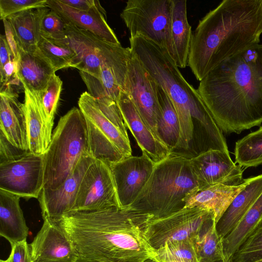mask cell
I'll return each mask as SVG.
<instances>
[{"label":"cell","mask_w":262,"mask_h":262,"mask_svg":"<svg viewBox=\"0 0 262 262\" xmlns=\"http://www.w3.org/2000/svg\"><path fill=\"white\" fill-rule=\"evenodd\" d=\"M223 133L240 134L262 123V44L224 60L197 89Z\"/></svg>","instance_id":"cell-1"},{"label":"cell","mask_w":262,"mask_h":262,"mask_svg":"<svg viewBox=\"0 0 262 262\" xmlns=\"http://www.w3.org/2000/svg\"><path fill=\"white\" fill-rule=\"evenodd\" d=\"M154 216L128 206L70 212L56 221L78 254L96 262H143L155 257L143 228Z\"/></svg>","instance_id":"cell-2"},{"label":"cell","mask_w":262,"mask_h":262,"mask_svg":"<svg viewBox=\"0 0 262 262\" xmlns=\"http://www.w3.org/2000/svg\"><path fill=\"white\" fill-rule=\"evenodd\" d=\"M262 0H224L192 33L188 66L199 81L224 60L258 44Z\"/></svg>","instance_id":"cell-3"},{"label":"cell","mask_w":262,"mask_h":262,"mask_svg":"<svg viewBox=\"0 0 262 262\" xmlns=\"http://www.w3.org/2000/svg\"><path fill=\"white\" fill-rule=\"evenodd\" d=\"M129 42L132 53L164 90L174 107L181 129L178 148H189L196 123L203 137L216 148L225 149L227 144L223 132L197 89L186 80L167 51L140 35L130 37Z\"/></svg>","instance_id":"cell-4"},{"label":"cell","mask_w":262,"mask_h":262,"mask_svg":"<svg viewBox=\"0 0 262 262\" xmlns=\"http://www.w3.org/2000/svg\"><path fill=\"white\" fill-rule=\"evenodd\" d=\"M190 157L172 151L156 163L148 180L130 206L154 218L183 209L186 198L199 189Z\"/></svg>","instance_id":"cell-5"},{"label":"cell","mask_w":262,"mask_h":262,"mask_svg":"<svg viewBox=\"0 0 262 262\" xmlns=\"http://www.w3.org/2000/svg\"><path fill=\"white\" fill-rule=\"evenodd\" d=\"M88 153L85 120L80 110L74 107L60 118L43 155V189L54 190L59 187L70 176L81 158Z\"/></svg>","instance_id":"cell-6"},{"label":"cell","mask_w":262,"mask_h":262,"mask_svg":"<svg viewBox=\"0 0 262 262\" xmlns=\"http://www.w3.org/2000/svg\"><path fill=\"white\" fill-rule=\"evenodd\" d=\"M78 104L86 122L89 152L94 159L111 163L132 156L129 138L102 112L95 97L84 92Z\"/></svg>","instance_id":"cell-7"},{"label":"cell","mask_w":262,"mask_h":262,"mask_svg":"<svg viewBox=\"0 0 262 262\" xmlns=\"http://www.w3.org/2000/svg\"><path fill=\"white\" fill-rule=\"evenodd\" d=\"M172 0H128L120 14L130 37L140 35L165 49L174 60Z\"/></svg>","instance_id":"cell-8"},{"label":"cell","mask_w":262,"mask_h":262,"mask_svg":"<svg viewBox=\"0 0 262 262\" xmlns=\"http://www.w3.org/2000/svg\"><path fill=\"white\" fill-rule=\"evenodd\" d=\"M213 212L199 207L183 208L166 216L152 218L143 228L144 236L154 250L166 243L195 239Z\"/></svg>","instance_id":"cell-9"},{"label":"cell","mask_w":262,"mask_h":262,"mask_svg":"<svg viewBox=\"0 0 262 262\" xmlns=\"http://www.w3.org/2000/svg\"><path fill=\"white\" fill-rule=\"evenodd\" d=\"M57 40L70 46L77 54L79 72L94 77L98 76L100 67L104 62L131 53L130 48L106 41L87 31L67 23L64 34Z\"/></svg>","instance_id":"cell-10"},{"label":"cell","mask_w":262,"mask_h":262,"mask_svg":"<svg viewBox=\"0 0 262 262\" xmlns=\"http://www.w3.org/2000/svg\"><path fill=\"white\" fill-rule=\"evenodd\" d=\"M121 207L109 163L95 159L81 181L71 212Z\"/></svg>","instance_id":"cell-11"},{"label":"cell","mask_w":262,"mask_h":262,"mask_svg":"<svg viewBox=\"0 0 262 262\" xmlns=\"http://www.w3.org/2000/svg\"><path fill=\"white\" fill-rule=\"evenodd\" d=\"M157 85L139 60L132 53L128 61L124 92L127 94L143 121L159 139L157 124L162 114L158 98Z\"/></svg>","instance_id":"cell-12"},{"label":"cell","mask_w":262,"mask_h":262,"mask_svg":"<svg viewBox=\"0 0 262 262\" xmlns=\"http://www.w3.org/2000/svg\"><path fill=\"white\" fill-rule=\"evenodd\" d=\"M43 155L28 153L0 163V189L20 197L38 199L44 185Z\"/></svg>","instance_id":"cell-13"},{"label":"cell","mask_w":262,"mask_h":262,"mask_svg":"<svg viewBox=\"0 0 262 262\" xmlns=\"http://www.w3.org/2000/svg\"><path fill=\"white\" fill-rule=\"evenodd\" d=\"M190 164L199 189L218 184L236 186L243 183L244 169L233 162L229 153L209 149L191 157Z\"/></svg>","instance_id":"cell-14"},{"label":"cell","mask_w":262,"mask_h":262,"mask_svg":"<svg viewBox=\"0 0 262 262\" xmlns=\"http://www.w3.org/2000/svg\"><path fill=\"white\" fill-rule=\"evenodd\" d=\"M121 207L130 206L148 180L155 163L144 154L109 163Z\"/></svg>","instance_id":"cell-15"},{"label":"cell","mask_w":262,"mask_h":262,"mask_svg":"<svg viewBox=\"0 0 262 262\" xmlns=\"http://www.w3.org/2000/svg\"><path fill=\"white\" fill-rule=\"evenodd\" d=\"M95 159L89 153L84 155L59 187L54 190L42 189L37 199L43 219L56 221L72 211L81 181Z\"/></svg>","instance_id":"cell-16"},{"label":"cell","mask_w":262,"mask_h":262,"mask_svg":"<svg viewBox=\"0 0 262 262\" xmlns=\"http://www.w3.org/2000/svg\"><path fill=\"white\" fill-rule=\"evenodd\" d=\"M29 246L32 262H72L79 257L67 234L49 219H43L41 229Z\"/></svg>","instance_id":"cell-17"},{"label":"cell","mask_w":262,"mask_h":262,"mask_svg":"<svg viewBox=\"0 0 262 262\" xmlns=\"http://www.w3.org/2000/svg\"><path fill=\"white\" fill-rule=\"evenodd\" d=\"M126 125L136 139L142 154L155 164L171 152L143 121L127 94L123 91L117 101Z\"/></svg>","instance_id":"cell-18"},{"label":"cell","mask_w":262,"mask_h":262,"mask_svg":"<svg viewBox=\"0 0 262 262\" xmlns=\"http://www.w3.org/2000/svg\"><path fill=\"white\" fill-rule=\"evenodd\" d=\"M18 98L14 91L0 90V133L16 148L30 152L24 105Z\"/></svg>","instance_id":"cell-19"},{"label":"cell","mask_w":262,"mask_h":262,"mask_svg":"<svg viewBox=\"0 0 262 262\" xmlns=\"http://www.w3.org/2000/svg\"><path fill=\"white\" fill-rule=\"evenodd\" d=\"M131 54L104 62L97 77L79 72L88 92L95 98H107L117 102L121 92L124 90L127 64Z\"/></svg>","instance_id":"cell-20"},{"label":"cell","mask_w":262,"mask_h":262,"mask_svg":"<svg viewBox=\"0 0 262 262\" xmlns=\"http://www.w3.org/2000/svg\"><path fill=\"white\" fill-rule=\"evenodd\" d=\"M47 7L59 14L67 24L87 31L106 41L121 44L107 23L106 11L100 4L90 10L82 11L63 4L59 0H48Z\"/></svg>","instance_id":"cell-21"},{"label":"cell","mask_w":262,"mask_h":262,"mask_svg":"<svg viewBox=\"0 0 262 262\" xmlns=\"http://www.w3.org/2000/svg\"><path fill=\"white\" fill-rule=\"evenodd\" d=\"M249 178L236 186L223 184L198 189L185 199L184 208L199 207L213 212L216 223L236 195L246 187Z\"/></svg>","instance_id":"cell-22"},{"label":"cell","mask_w":262,"mask_h":262,"mask_svg":"<svg viewBox=\"0 0 262 262\" xmlns=\"http://www.w3.org/2000/svg\"><path fill=\"white\" fill-rule=\"evenodd\" d=\"M23 103L28 130L29 150L30 153L42 155L51 140L47 123L36 94L24 86Z\"/></svg>","instance_id":"cell-23"},{"label":"cell","mask_w":262,"mask_h":262,"mask_svg":"<svg viewBox=\"0 0 262 262\" xmlns=\"http://www.w3.org/2000/svg\"><path fill=\"white\" fill-rule=\"evenodd\" d=\"M21 197L0 189V235L11 245L26 241L29 234L19 205Z\"/></svg>","instance_id":"cell-24"},{"label":"cell","mask_w":262,"mask_h":262,"mask_svg":"<svg viewBox=\"0 0 262 262\" xmlns=\"http://www.w3.org/2000/svg\"><path fill=\"white\" fill-rule=\"evenodd\" d=\"M262 193V174L249 178L245 187L234 199L216 223L219 235L224 238L237 225Z\"/></svg>","instance_id":"cell-25"},{"label":"cell","mask_w":262,"mask_h":262,"mask_svg":"<svg viewBox=\"0 0 262 262\" xmlns=\"http://www.w3.org/2000/svg\"><path fill=\"white\" fill-rule=\"evenodd\" d=\"M19 48L18 75L23 86L39 93L47 85L55 71L42 56L36 52H27Z\"/></svg>","instance_id":"cell-26"},{"label":"cell","mask_w":262,"mask_h":262,"mask_svg":"<svg viewBox=\"0 0 262 262\" xmlns=\"http://www.w3.org/2000/svg\"><path fill=\"white\" fill-rule=\"evenodd\" d=\"M48 7L25 11L7 19L14 32L18 47L24 51L35 53L41 36V21Z\"/></svg>","instance_id":"cell-27"},{"label":"cell","mask_w":262,"mask_h":262,"mask_svg":"<svg viewBox=\"0 0 262 262\" xmlns=\"http://www.w3.org/2000/svg\"><path fill=\"white\" fill-rule=\"evenodd\" d=\"M192 32L187 15V1L172 0L171 39L174 61L178 68L188 66Z\"/></svg>","instance_id":"cell-28"},{"label":"cell","mask_w":262,"mask_h":262,"mask_svg":"<svg viewBox=\"0 0 262 262\" xmlns=\"http://www.w3.org/2000/svg\"><path fill=\"white\" fill-rule=\"evenodd\" d=\"M262 226V193L237 225L223 239L224 262H230L234 253Z\"/></svg>","instance_id":"cell-29"},{"label":"cell","mask_w":262,"mask_h":262,"mask_svg":"<svg viewBox=\"0 0 262 262\" xmlns=\"http://www.w3.org/2000/svg\"><path fill=\"white\" fill-rule=\"evenodd\" d=\"M157 95L162 116L157 124L158 138L171 151L178 149L180 139L179 120L174 107L164 90L157 84Z\"/></svg>","instance_id":"cell-30"},{"label":"cell","mask_w":262,"mask_h":262,"mask_svg":"<svg viewBox=\"0 0 262 262\" xmlns=\"http://www.w3.org/2000/svg\"><path fill=\"white\" fill-rule=\"evenodd\" d=\"M214 216L208 219L194 240L199 262L224 261L223 239L216 229Z\"/></svg>","instance_id":"cell-31"},{"label":"cell","mask_w":262,"mask_h":262,"mask_svg":"<svg viewBox=\"0 0 262 262\" xmlns=\"http://www.w3.org/2000/svg\"><path fill=\"white\" fill-rule=\"evenodd\" d=\"M36 52L47 59L55 71L68 68L77 69L79 60L77 54L62 41L41 35Z\"/></svg>","instance_id":"cell-32"},{"label":"cell","mask_w":262,"mask_h":262,"mask_svg":"<svg viewBox=\"0 0 262 262\" xmlns=\"http://www.w3.org/2000/svg\"><path fill=\"white\" fill-rule=\"evenodd\" d=\"M235 163L243 168L262 164V126L235 143Z\"/></svg>","instance_id":"cell-33"},{"label":"cell","mask_w":262,"mask_h":262,"mask_svg":"<svg viewBox=\"0 0 262 262\" xmlns=\"http://www.w3.org/2000/svg\"><path fill=\"white\" fill-rule=\"evenodd\" d=\"M62 89V81L60 77L54 73L51 76L46 87L39 93H35L45 116L49 132L51 135Z\"/></svg>","instance_id":"cell-34"},{"label":"cell","mask_w":262,"mask_h":262,"mask_svg":"<svg viewBox=\"0 0 262 262\" xmlns=\"http://www.w3.org/2000/svg\"><path fill=\"white\" fill-rule=\"evenodd\" d=\"M262 259V226L233 254L230 262H256Z\"/></svg>","instance_id":"cell-35"},{"label":"cell","mask_w":262,"mask_h":262,"mask_svg":"<svg viewBox=\"0 0 262 262\" xmlns=\"http://www.w3.org/2000/svg\"><path fill=\"white\" fill-rule=\"evenodd\" d=\"M47 0H0V17L3 20L20 12L47 7Z\"/></svg>","instance_id":"cell-36"},{"label":"cell","mask_w":262,"mask_h":262,"mask_svg":"<svg viewBox=\"0 0 262 262\" xmlns=\"http://www.w3.org/2000/svg\"><path fill=\"white\" fill-rule=\"evenodd\" d=\"M66 23L56 12L50 9L41 21V35L53 39H59L64 34Z\"/></svg>","instance_id":"cell-37"},{"label":"cell","mask_w":262,"mask_h":262,"mask_svg":"<svg viewBox=\"0 0 262 262\" xmlns=\"http://www.w3.org/2000/svg\"><path fill=\"white\" fill-rule=\"evenodd\" d=\"M194 240V239H188L169 242L160 249L175 257L192 262H199Z\"/></svg>","instance_id":"cell-38"},{"label":"cell","mask_w":262,"mask_h":262,"mask_svg":"<svg viewBox=\"0 0 262 262\" xmlns=\"http://www.w3.org/2000/svg\"><path fill=\"white\" fill-rule=\"evenodd\" d=\"M11 246L9 256L0 262H32L29 245L26 241L16 243Z\"/></svg>","instance_id":"cell-39"},{"label":"cell","mask_w":262,"mask_h":262,"mask_svg":"<svg viewBox=\"0 0 262 262\" xmlns=\"http://www.w3.org/2000/svg\"><path fill=\"white\" fill-rule=\"evenodd\" d=\"M28 153L11 145L0 133V163L17 159Z\"/></svg>","instance_id":"cell-40"},{"label":"cell","mask_w":262,"mask_h":262,"mask_svg":"<svg viewBox=\"0 0 262 262\" xmlns=\"http://www.w3.org/2000/svg\"><path fill=\"white\" fill-rule=\"evenodd\" d=\"M7 43L16 60L19 58V48L16 38L10 21L7 19L3 20Z\"/></svg>","instance_id":"cell-41"},{"label":"cell","mask_w":262,"mask_h":262,"mask_svg":"<svg viewBox=\"0 0 262 262\" xmlns=\"http://www.w3.org/2000/svg\"><path fill=\"white\" fill-rule=\"evenodd\" d=\"M61 3L74 9L89 11L100 4L96 0H59Z\"/></svg>","instance_id":"cell-42"},{"label":"cell","mask_w":262,"mask_h":262,"mask_svg":"<svg viewBox=\"0 0 262 262\" xmlns=\"http://www.w3.org/2000/svg\"><path fill=\"white\" fill-rule=\"evenodd\" d=\"M15 58L7 43L5 35L0 36V68L12 58Z\"/></svg>","instance_id":"cell-43"},{"label":"cell","mask_w":262,"mask_h":262,"mask_svg":"<svg viewBox=\"0 0 262 262\" xmlns=\"http://www.w3.org/2000/svg\"><path fill=\"white\" fill-rule=\"evenodd\" d=\"M154 258L159 262H192L188 260L175 257L161 249L154 250Z\"/></svg>","instance_id":"cell-44"},{"label":"cell","mask_w":262,"mask_h":262,"mask_svg":"<svg viewBox=\"0 0 262 262\" xmlns=\"http://www.w3.org/2000/svg\"><path fill=\"white\" fill-rule=\"evenodd\" d=\"M72 262H96V261L85 258L79 255V257L77 258V259Z\"/></svg>","instance_id":"cell-45"},{"label":"cell","mask_w":262,"mask_h":262,"mask_svg":"<svg viewBox=\"0 0 262 262\" xmlns=\"http://www.w3.org/2000/svg\"><path fill=\"white\" fill-rule=\"evenodd\" d=\"M143 262H159L158 260H157L154 257H150L146 259H145Z\"/></svg>","instance_id":"cell-46"},{"label":"cell","mask_w":262,"mask_h":262,"mask_svg":"<svg viewBox=\"0 0 262 262\" xmlns=\"http://www.w3.org/2000/svg\"><path fill=\"white\" fill-rule=\"evenodd\" d=\"M256 262H262V259Z\"/></svg>","instance_id":"cell-47"},{"label":"cell","mask_w":262,"mask_h":262,"mask_svg":"<svg viewBox=\"0 0 262 262\" xmlns=\"http://www.w3.org/2000/svg\"><path fill=\"white\" fill-rule=\"evenodd\" d=\"M216 262H223L222 261H216Z\"/></svg>","instance_id":"cell-48"}]
</instances>
